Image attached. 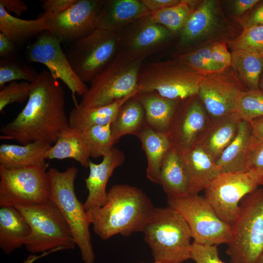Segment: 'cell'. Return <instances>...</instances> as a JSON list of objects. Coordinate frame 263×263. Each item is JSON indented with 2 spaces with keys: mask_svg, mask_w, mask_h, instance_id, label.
Listing matches in <instances>:
<instances>
[{
  "mask_svg": "<svg viewBox=\"0 0 263 263\" xmlns=\"http://www.w3.org/2000/svg\"><path fill=\"white\" fill-rule=\"evenodd\" d=\"M68 127L63 87L48 70L43 69L32 83L24 107L1 127L0 138L21 145L39 141L52 145Z\"/></svg>",
  "mask_w": 263,
  "mask_h": 263,
  "instance_id": "6da1fadb",
  "label": "cell"
},
{
  "mask_svg": "<svg viewBox=\"0 0 263 263\" xmlns=\"http://www.w3.org/2000/svg\"><path fill=\"white\" fill-rule=\"evenodd\" d=\"M155 208L150 198L141 189L117 184L108 191L104 205L87 212L94 233L106 240L117 234L128 237L143 232Z\"/></svg>",
  "mask_w": 263,
  "mask_h": 263,
  "instance_id": "7a4b0ae2",
  "label": "cell"
},
{
  "mask_svg": "<svg viewBox=\"0 0 263 263\" xmlns=\"http://www.w3.org/2000/svg\"><path fill=\"white\" fill-rule=\"evenodd\" d=\"M47 172L49 199L56 204L69 225L84 263H94L95 255L89 229L91 223L84 205L75 191L77 169L71 166L61 171L50 168Z\"/></svg>",
  "mask_w": 263,
  "mask_h": 263,
  "instance_id": "3957f363",
  "label": "cell"
},
{
  "mask_svg": "<svg viewBox=\"0 0 263 263\" xmlns=\"http://www.w3.org/2000/svg\"><path fill=\"white\" fill-rule=\"evenodd\" d=\"M142 232L154 261L182 263L190 259L191 232L183 216L174 208L155 207Z\"/></svg>",
  "mask_w": 263,
  "mask_h": 263,
  "instance_id": "277c9868",
  "label": "cell"
},
{
  "mask_svg": "<svg viewBox=\"0 0 263 263\" xmlns=\"http://www.w3.org/2000/svg\"><path fill=\"white\" fill-rule=\"evenodd\" d=\"M226 253L230 263H260L263 255V188L244 197L231 225Z\"/></svg>",
  "mask_w": 263,
  "mask_h": 263,
  "instance_id": "5b68a950",
  "label": "cell"
},
{
  "mask_svg": "<svg viewBox=\"0 0 263 263\" xmlns=\"http://www.w3.org/2000/svg\"><path fill=\"white\" fill-rule=\"evenodd\" d=\"M203 76L174 57L143 64L137 89L138 92H155L169 99L183 100L198 94Z\"/></svg>",
  "mask_w": 263,
  "mask_h": 263,
  "instance_id": "8992f818",
  "label": "cell"
},
{
  "mask_svg": "<svg viewBox=\"0 0 263 263\" xmlns=\"http://www.w3.org/2000/svg\"><path fill=\"white\" fill-rule=\"evenodd\" d=\"M145 59H132L117 53L111 63L91 82L78 105L105 106L138 91V77Z\"/></svg>",
  "mask_w": 263,
  "mask_h": 263,
  "instance_id": "52a82bcc",
  "label": "cell"
},
{
  "mask_svg": "<svg viewBox=\"0 0 263 263\" xmlns=\"http://www.w3.org/2000/svg\"><path fill=\"white\" fill-rule=\"evenodd\" d=\"M16 207L24 216L31 228L24 245L29 252L35 254L75 248L76 244L69 225L49 199L40 204Z\"/></svg>",
  "mask_w": 263,
  "mask_h": 263,
  "instance_id": "ba28073f",
  "label": "cell"
},
{
  "mask_svg": "<svg viewBox=\"0 0 263 263\" xmlns=\"http://www.w3.org/2000/svg\"><path fill=\"white\" fill-rule=\"evenodd\" d=\"M234 29L224 15L219 1L200 0L178 33V52L233 39Z\"/></svg>",
  "mask_w": 263,
  "mask_h": 263,
  "instance_id": "9c48e42d",
  "label": "cell"
},
{
  "mask_svg": "<svg viewBox=\"0 0 263 263\" xmlns=\"http://www.w3.org/2000/svg\"><path fill=\"white\" fill-rule=\"evenodd\" d=\"M118 45V31L97 28L72 43L65 53L77 76L90 83L114 58Z\"/></svg>",
  "mask_w": 263,
  "mask_h": 263,
  "instance_id": "30bf717a",
  "label": "cell"
},
{
  "mask_svg": "<svg viewBox=\"0 0 263 263\" xmlns=\"http://www.w3.org/2000/svg\"><path fill=\"white\" fill-rule=\"evenodd\" d=\"M168 206L177 210L190 229L192 238L197 244L218 245L227 244L231 237V226L221 220L204 196L190 194L168 198Z\"/></svg>",
  "mask_w": 263,
  "mask_h": 263,
  "instance_id": "8fae6325",
  "label": "cell"
},
{
  "mask_svg": "<svg viewBox=\"0 0 263 263\" xmlns=\"http://www.w3.org/2000/svg\"><path fill=\"white\" fill-rule=\"evenodd\" d=\"M46 168L0 166V207L31 206L47 201L49 185Z\"/></svg>",
  "mask_w": 263,
  "mask_h": 263,
  "instance_id": "7c38bea8",
  "label": "cell"
},
{
  "mask_svg": "<svg viewBox=\"0 0 263 263\" xmlns=\"http://www.w3.org/2000/svg\"><path fill=\"white\" fill-rule=\"evenodd\" d=\"M258 186L247 172H222L204 190V196L217 215L231 225L238 215L240 202Z\"/></svg>",
  "mask_w": 263,
  "mask_h": 263,
  "instance_id": "4fadbf2b",
  "label": "cell"
},
{
  "mask_svg": "<svg viewBox=\"0 0 263 263\" xmlns=\"http://www.w3.org/2000/svg\"><path fill=\"white\" fill-rule=\"evenodd\" d=\"M61 43L51 31L43 32L27 46L26 56L29 62L45 65L55 79L62 81L71 91L75 106V95L82 96L88 87L74 71Z\"/></svg>",
  "mask_w": 263,
  "mask_h": 263,
  "instance_id": "5bb4252c",
  "label": "cell"
},
{
  "mask_svg": "<svg viewBox=\"0 0 263 263\" xmlns=\"http://www.w3.org/2000/svg\"><path fill=\"white\" fill-rule=\"evenodd\" d=\"M119 32L118 52L133 59H145L165 49L174 37L150 15L139 19Z\"/></svg>",
  "mask_w": 263,
  "mask_h": 263,
  "instance_id": "9a60e30c",
  "label": "cell"
},
{
  "mask_svg": "<svg viewBox=\"0 0 263 263\" xmlns=\"http://www.w3.org/2000/svg\"><path fill=\"white\" fill-rule=\"evenodd\" d=\"M245 90L230 66L204 75L197 95L209 115L218 117L236 112L238 98Z\"/></svg>",
  "mask_w": 263,
  "mask_h": 263,
  "instance_id": "2e32d148",
  "label": "cell"
},
{
  "mask_svg": "<svg viewBox=\"0 0 263 263\" xmlns=\"http://www.w3.org/2000/svg\"><path fill=\"white\" fill-rule=\"evenodd\" d=\"M106 0H76L61 14L47 19L51 31L61 42L73 43L97 29L98 14Z\"/></svg>",
  "mask_w": 263,
  "mask_h": 263,
  "instance_id": "e0dca14e",
  "label": "cell"
},
{
  "mask_svg": "<svg viewBox=\"0 0 263 263\" xmlns=\"http://www.w3.org/2000/svg\"><path fill=\"white\" fill-rule=\"evenodd\" d=\"M210 118L198 95L181 100L167 133L171 147L179 153L192 148Z\"/></svg>",
  "mask_w": 263,
  "mask_h": 263,
  "instance_id": "ac0fdd59",
  "label": "cell"
},
{
  "mask_svg": "<svg viewBox=\"0 0 263 263\" xmlns=\"http://www.w3.org/2000/svg\"><path fill=\"white\" fill-rule=\"evenodd\" d=\"M125 160L124 152L114 147L103 157L100 163L96 164L90 161L89 174L85 179L88 195L83 204L87 211L105 204L108 181L115 169L122 165Z\"/></svg>",
  "mask_w": 263,
  "mask_h": 263,
  "instance_id": "d6986e66",
  "label": "cell"
},
{
  "mask_svg": "<svg viewBox=\"0 0 263 263\" xmlns=\"http://www.w3.org/2000/svg\"><path fill=\"white\" fill-rule=\"evenodd\" d=\"M242 120L236 112L211 117L194 146L202 148L216 162L235 137Z\"/></svg>",
  "mask_w": 263,
  "mask_h": 263,
  "instance_id": "ffe728a7",
  "label": "cell"
},
{
  "mask_svg": "<svg viewBox=\"0 0 263 263\" xmlns=\"http://www.w3.org/2000/svg\"><path fill=\"white\" fill-rule=\"evenodd\" d=\"M150 14L141 0H106L97 17V28L118 31Z\"/></svg>",
  "mask_w": 263,
  "mask_h": 263,
  "instance_id": "44dd1931",
  "label": "cell"
},
{
  "mask_svg": "<svg viewBox=\"0 0 263 263\" xmlns=\"http://www.w3.org/2000/svg\"><path fill=\"white\" fill-rule=\"evenodd\" d=\"M179 153L188 175L190 194H198L221 172L215 161L199 146Z\"/></svg>",
  "mask_w": 263,
  "mask_h": 263,
  "instance_id": "7402d4cb",
  "label": "cell"
},
{
  "mask_svg": "<svg viewBox=\"0 0 263 263\" xmlns=\"http://www.w3.org/2000/svg\"><path fill=\"white\" fill-rule=\"evenodd\" d=\"M52 145L39 141L25 145H0V166L10 169L47 168L46 153Z\"/></svg>",
  "mask_w": 263,
  "mask_h": 263,
  "instance_id": "603a6c76",
  "label": "cell"
},
{
  "mask_svg": "<svg viewBox=\"0 0 263 263\" xmlns=\"http://www.w3.org/2000/svg\"><path fill=\"white\" fill-rule=\"evenodd\" d=\"M31 233V228L23 214L16 207L0 208V247L9 254L23 245Z\"/></svg>",
  "mask_w": 263,
  "mask_h": 263,
  "instance_id": "cb8c5ba5",
  "label": "cell"
},
{
  "mask_svg": "<svg viewBox=\"0 0 263 263\" xmlns=\"http://www.w3.org/2000/svg\"><path fill=\"white\" fill-rule=\"evenodd\" d=\"M135 97L144 109L148 126L167 133L181 100L167 98L155 92H138Z\"/></svg>",
  "mask_w": 263,
  "mask_h": 263,
  "instance_id": "d4e9b609",
  "label": "cell"
},
{
  "mask_svg": "<svg viewBox=\"0 0 263 263\" xmlns=\"http://www.w3.org/2000/svg\"><path fill=\"white\" fill-rule=\"evenodd\" d=\"M147 161L146 175L151 182L160 185L161 166L171 144L167 133L157 132L148 125L137 135Z\"/></svg>",
  "mask_w": 263,
  "mask_h": 263,
  "instance_id": "484cf974",
  "label": "cell"
},
{
  "mask_svg": "<svg viewBox=\"0 0 263 263\" xmlns=\"http://www.w3.org/2000/svg\"><path fill=\"white\" fill-rule=\"evenodd\" d=\"M138 92L105 106L83 107L78 104L72 109L68 116L69 127L80 132L95 126L111 124L123 104Z\"/></svg>",
  "mask_w": 263,
  "mask_h": 263,
  "instance_id": "4316f807",
  "label": "cell"
},
{
  "mask_svg": "<svg viewBox=\"0 0 263 263\" xmlns=\"http://www.w3.org/2000/svg\"><path fill=\"white\" fill-rule=\"evenodd\" d=\"M160 185L168 198H179L189 194L188 179L180 154L171 147L161 166Z\"/></svg>",
  "mask_w": 263,
  "mask_h": 263,
  "instance_id": "83f0119b",
  "label": "cell"
},
{
  "mask_svg": "<svg viewBox=\"0 0 263 263\" xmlns=\"http://www.w3.org/2000/svg\"><path fill=\"white\" fill-rule=\"evenodd\" d=\"M251 130L250 123L242 120L235 137L216 161L221 172H246Z\"/></svg>",
  "mask_w": 263,
  "mask_h": 263,
  "instance_id": "f1b7e54d",
  "label": "cell"
},
{
  "mask_svg": "<svg viewBox=\"0 0 263 263\" xmlns=\"http://www.w3.org/2000/svg\"><path fill=\"white\" fill-rule=\"evenodd\" d=\"M51 28L47 19L40 15L35 19H23L12 15L0 4V31L17 46Z\"/></svg>",
  "mask_w": 263,
  "mask_h": 263,
  "instance_id": "f546056e",
  "label": "cell"
},
{
  "mask_svg": "<svg viewBox=\"0 0 263 263\" xmlns=\"http://www.w3.org/2000/svg\"><path fill=\"white\" fill-rule=\"evenodd\" d=\"M147 125L144 109L134 95L123 104L111 123V132L114 145L124 136H137Z\"/></svg>",
  "mask_w": 263,
  "mask_h": 263,
  "instance_id": "4dcf8cb0",
  "label": "cell"
},
{
  "mask_svg": "<svg viewBox=\"0 0 263 263\" xmlns=\"http://www.w3.org/2000/svg\"><path fill=\"white\" fill-rule=\"evenodd\" d=\"M90 155L81 132L68 127L62 131L46 153V159H73L89 168Z\"/></svg>",
  "mask_w": 263,
  "mask_h": 263,
  "instance_id": "1f68e13d",
  "label": "cell"
},
{
  "mask_svg": "<svg viewBox=\"0 0 263 263\" xmlns=\"http://www.w3.org/2000/svg\"><path fill=\"white\" fill-rule=\"evenodd\" d=\"M231 51V67L236 76L246 90L259 89L263 72V57L240 49Z\"/></svg>",
  "mask_w": 263,
  "mask_h": 263,
  "instance_id": "d6a6232c",
  "label": "cell"
},
{
  "mask_svg": "<svg viewBox=\"0 0 263 263\" xmlns=\"http://www.w3.org/2000/svg\"><path fill=\"white\" fill-rule=\"evenodd\" d=\"M200 1L181 0L175 5L150 12V17L153 22L164 26L177 37Z\"/></svg>",
  "mask_w": 263,
  "mask_h": 263,
  "instance_id": "836d02e7",
  "label": "cell"
},
{
  "mask_svg": "<svg viewBox=\"0 0 263 263\" xmlns=\"http://www.w3.org/2000/svg\"><path fill=\"white\" fill-rule=\"evenodd\" d=\"M111 124L95 126L81 132L90 157H103L114 147Z\"/></svg>",
  "mask_w": 263,
  "mask_h": 263,
  "instance_id": "e575fe53",
  "label": "cell"
},
{
  "mask_svg": "<svg viewBox=\"0 0 263 263\" xmlns=\"http://www.w3.org/2000/svg\"><path fill=\"white\" fill-rule=\"evenodd\" d=\"M211 44L176 54L174 57L204 75L220 72L226 68L216 63L212 60L210 55Z\"/></svg>",
  "mask_w": 263,
  "mask_h": 263,
  "instance_id": "d590c367",
  "label": "cell"
},
{
  "mask_svg": "<svg viewBox=\"0 0 263 263\" xmlns=\"http://www.w3.org/2000/svg\"><path fill=\"white\" fill-rule=\"evenodd\" d=\"M236 112L242 120L248 122L263 117V91L260 89L243 91L236 102Z\"/></svg>",
  "mask_w": 263,
  "mask_h": 263,
  "instance_id": "8d00e7d4",
  "label": "cell"
},
{
  "mask_svg": "<svg viewBox=\"0 0 263 263\" xmlns=\"http://www.w3.org/2000/svg\"><path fill=\"white\" fill-rule=\"evenodd\" d=\"M38 73L30 66L16 60L14 57L0 59V88L8 82L23 80L34 82Z\"/></svg>",
  "mask_w": 263,
  "mask_h": 263,
  "instance_id": "74e56055",
  "label": "cell"
},
{
  "mask_svg": "<svg viewBox=\"0 0 263 263\" xmlns=\"http://www.w3.org/2000/svg\"><path fill=\"white\" fill-rule=\"evenodd\" d=\"M230 49H240L263 57V26L243 29L237 37L227 42Z\"/></svg>",
  "mask_w": 263,
  "mask_h": 263,
  "instance_id": "f35d334b",
  "label": "cell"
},
{
  "mask_svg": "<svg viewBox=\"0 0 263 263\" xmlns=\"http://www.w3.org/2000/svg\"><path fill=\"white\" fill-rule=\"evenodd\" d=\"M32 83L26 81H13L5 85L0 90V111L8 105L15 103H22L28 100Z\"/></svg>",
  "mask_w": 263,
  "mask_h": 263,
  "instance_id": "ab89813d",
  "label": "cell"
},
{
  "mask_svg": "<svg viewBox=\"0 0 263 263\" xmlns=\"http://www.w3.org/2000/svg\"><path fill=\"white\" fill-rule=\"evenodd\" d=\"M217 246L192 243L190 259L196 263H225L220 258Z\"/></svg>",
  "mask_w": 263,
  "mask_h": 263,
  "instance_id": "60d3db41",
  "label": "cell"
},
{
  "mask_svg": "<svg viewBox=\"0 0 263 263\" xmlns=\"http://www.w3.org/2000/svg\"><path fill=\"white\" fill-rule=\"evenodd\" d=\"M245 171L251 175L258 186L263 185V146L249 151Z\"/></svg>",
  "mask_w": 263,
  "mask_h": 263,
  "instance_id": "b9f144b4",
  "label": "cell"
},
{
  "mask_svg": "<svg viewBox=\"0 0 263 263\" xmlns=\"http://www.w3.org/2000/svg\"><path fill=\"white\" fill-rule=\"evenodd\" d=\"M237 20L243 29L263 26V0H259L252 8Z\"/></svg>",
  "mask_w": 263,
  "mask_h": 263,
  "instance_id": "7bdbcfd3",
  "label": "cell"
},
{
  "mask_svg": "<svg viewBox=\"0 0 263 263\" xmlns=\"http://www.w3.org/2000/svg\"><path fill=\"white\" fill-rule=\"evenodd\" d=\"M227 42L220 41L210 45V55L212 60L217 64L227 68L231 66L232 56L227 47Z\"/></svg>",
  "mask_w": 263,
  "mask_h": 263,
  "instance_id": "ee69618b",
  "label": "cell"
},
{
  "mask_svg": "<svg viewBox=\"0 0 263 263\" xmlns=\"http://www.w3.org/2000/svg\"><path fill=\"white\" fill-rule=\"evenodd\" d=\"M76 0H41L42 15L49 17L57 16L68 8Z\"/></svg>",
  "mask_w": 263,
  "mask_h": 263,
  "instance_id": "f6af8a7d",
  "label": "cell"
},
{
  "mask_svg": "<svg viewBox=\"0 0 263 263\" xmlns=\"http://www.w3.org/2000/svg\"><path fill=\"white\" fill-rule=\"evenodd\" d=\"M249 123L251 128L250 151L258 147L263 146V117L254 119Z\"/></svg>",
  "mask_w": 263,
  "mask_h": 263,
  "instance_id": "bcb514c9",
  "label": "cell"
},
{
  "mask_svg": "<svg viewBox=\"0 0 263 263\" xmlns=\"http://www.w3.org/2000/svg\"><path fill=\"white\" fill-rule=\"evenodd\" d=\"M231 1L233 15L237 19L252 8L259 0H234Z\"/></svg>",
  "mask_w": 263,
  "mask_h": 263,
  "instance_id": "7dc6e473",
  "label": "cell"
},
{
  "mask_svg": "<svg viewBox=\"0 0 263 263\" xmlns=\"http://www.w3.org/2000/svg\"><path fill=\"white\" fill-rule=\"evenodd\" d=\"M17 46L6 35L0 32V56L1 58L14 57Z\"/></svg>",
  "mask_w": 263,
  "mask_h": 263,
  "instance_id": "c3c4849f",
  "label": "cell"
},
{
  "mask_svg": "<svg viewBox=\"0 0 263 263\" xmlns=\"http://www.w3.org/2000/svg\"><path fill=\"white\" fill-rule=\"evenodd\" d=\"M0 4L8 12H13L19 16L28 10L27 4L21 0H0Z\"/></svg>",
  "mask_w": 263,
  "mask_h": 263,
  "instance_id": "681fc988",
  "label": "cell"
},
{
  "mask_svg": "<svg viewBox=\"0 0 263 263\" xmlns=\"http://www.w3.org/2000/svg\"><path fill=\"white\" fill-rule=\"evenodd\" d=\"M150 11H154L171 7L179 3L181 0H141Z\"/></svg>",
  "mask_w": 263,
  "mask_h": 263,
  "instance_id": "f907efd6",
  "label": "cell"
},
{
  "mask_svg": "<svg viewBox=\"0 0 263 263\" xmlns=\"http://www.w3.org/2000/svg\"><path fill=\"white\" fill-rule=\"evenodd\" d=\"M62 249H56L52 250L45 253H41V254L39 255H36L35 254H30L27 258L24 261L23 263H33L34 262H35L36 260H38V259L43 257L47 255H48L50 253H51L52 252H56L57 251L61 250Z\"/></svg>",
  "mask_w": 263,
  "mask_h": 263,
  "instance_id": "816d5d0a",
  "label": "cell"
},
{
  "mask_svg": "<svg viewBox=\"0 0 263 263\" xmlns=\"http://www.w3.org/2000/svg\"><path fill=\"white\" fill-rule=\"evenodd\" d=\"M259 89L263 91V72L261 75L260 79Z\"/></svg>",
  "mask_w": 263,
  "mask_h": 263,
  "instance_id": "f5cc1de1",
  "label": "cell"
},
{
  "mask_svg": "<svg viewBox=\"0 0 263 263\" xmlns=\"http://www.w3.org/2000/svg\"><path fill=\"white\" fill-rule=\"evenodd\" d=\"M146 263L141 262H139V263ZM152 263H164V262H162L154 261V262Z\"/></svg>",
  "mask_w": 263,
  "mask_h": 263,
  "instance_id": "db71d44e",
  "label": "cell"
},
{
  "mask_svg": "<svg viewBox=\"0 0 263 263\" xmlns=\"http://www.w3.org/2000/svg\"><path fill=\"white\" fill-rule=\"evenodd\" d=\"M260 263H263V255L261 258V259L260 260Z\"/></svg>",
  "mask_w": 263,
  "mask_h": 263,
  "instance_id": "11a10c76",
  "label": "cell"
}]
</instances>
